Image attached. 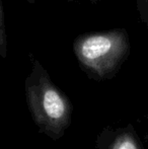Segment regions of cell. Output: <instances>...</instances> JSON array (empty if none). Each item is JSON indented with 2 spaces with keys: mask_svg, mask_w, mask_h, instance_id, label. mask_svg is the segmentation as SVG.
I'll list each match as a JSON object with an SVG mask.
<instances>
[{
  "mask_svg": "<svg viewBox=\"0 0 148 149\" xmlns=\"http://www.w3.org/2000/svg\"><path fill=\"white\" fill-rule=\"evenodd\" d=\"M136 7L139 18L145 26L148 33V0H136Z\"/></svg>",
  "mask_w": 148,
  "mask_h": 149,
  "instance_id": "5",
  "label": "cell"
},
{
  "mask_svg": "<svg viewBox=\"0 0 148 149\" xmlns=\"http://www.w3.org/2000/svg\"><path fill=\"white\" fill-rule=\"evenodd\" d=\"M97 149H144L138 134L131 125L103 128L95 140Z\"/></svg>",
  "mask_w": 148,
  "mask_h": 149,
  "instance_id": "3",
  "label": "cell"
},
{
  "mask_svg": "<svg viewBox=\"0 0 148 149\" xmlns=\"http://www.w3.org/2000/svg\"><path fill=\"white\" fill-rule=\"evenodd\" d=\"M0 57L3 59L7 58V31H6L5 15L1 0H0Z\"/></svg>",
  "mask_w": 148,
  "mask_h": 149,
  "instance_id": "4",
  "label": "cell"
},
{
  "mask_svg": "<svg viewBox=\"0 0 148 149\" xmlns=\"http://www.w3.org/2000/svg\"><path fill=\"white\" fill-rule=\"evenodd\" d=\"M69 2H73V1H76V0H67ZM89 2L91 3H97V2H101V1H108V0H88Z\"/></svg>",
  "mask_w": 148,
  "mask_h": 149,
  "instance_id": "6",
  "label": "cell"
},
{
  "mask_svg": "<svg viewBox=\"0 0 148 149\" xmlns=\"http://www.w3.org/2000/svg\"><path fill=\"white\" fill-rule=\"evenodd\" d=\"M30 4H35L36 3V0H26Z\"/></svg>",
  "mask_w": 148,
  "mask_h": 149,
  "instance_id": "7",
  "label": "cell"
},
{
  "mask_svg": "<svg viewBox=\"0 0 148 149\" xmlns=\"http://www.w3.org/2000/svg\"><path fill=\"white\" fill-rule=\"evenodd\" d=\"M145 138H146V141L148 143V128H147V132H146V136H145Z\"/></svg>",
  "mask_w": 148,
  "mask_h": 149,
  "instance_id": "8",
  "label": "cell"
},
{
  "mask_svg": "<svg viewBox=\"0 0 148 149\" xmlns=\"http://www.w3.org/2000/svg\"><path fill=\"white\" fill-rule=\"evenodd\" d=\"M72 50L79 67L90 79L105 81L114 78L131 52L126 29L86 33L76 37Z\"/></svg>",
  "mask_w": 148,
  "mask_h": 149,
  "instance_id": "2",
  "label": "cell"
},
{
  "mask_svg": "<svg viewBox=\"0 0 148 149\" xmlns=\"http://www.w3.org/2000/svg\"><path fill=\"white\" fill-rule=\"evenodd\" d=\"M32 70L24 80L28 112L38 130L52 140H59L72 123L73 104L51 79L41 62L31 54Z\"/></svg>",
  "mask_w": 148,
  "mask_h": 149,
  "instance_id": "1",
  "label": "cell"
}]
</instances>
